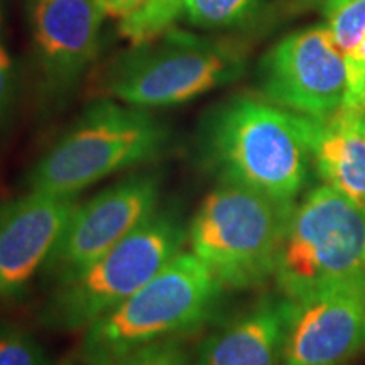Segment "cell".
Wrapping results in <instances>:
<instances>
[{
    "instance_id": "d4e9b609",
    "label": "cell",
    "mask_w": 365,
    "mask_h": 365,
    "mask_svg": "<svg viewBox=\"0 0 365 365\" xmlns=\"http://www.w3.org/2000/svg\"><path fill=\"white\" fill-rule=\"evenodd\" d=\"M65 365H71V364H65Z\"/></svg>"
},
{
    "instance_id": "ffe728a7",
    "label": "cell",
    "mask_w": 365,
    "mask_h": 365,
    "mask_svg": "<svg viewBox=\"0 0 365 365\" xmlns=\"http://www.w3.org/2000/svg\"><path fill=\"white\" fill-rule=\"evenodd\" d=\"M16 90V76H14L12 59L2 44H0V118L6 115L11 107Z\"/></svg>"
},
{
    "instance_id": "277c9868",
    "label": "cell",
    "mask_w": 365,
    "mask_h": 365,
    "mask_svg": "<svg viewBox=\"0 0 365 365\" xmlns=\"http://www.w3.org/2000/svg\"><path fill=\"white\" fill-rule=\"evenodd\" d=\"M294 205L218 182L188 223L186 244L225 289H254L276 274Z\"/></svg>"
},
{
    "instance_id": "7402d4cb",
    "label": "cell",
    "mask_w": 365,
    "mask_h": 365,
    "mask_svg": "<svg viewBox=\"0 0 365 365\" xmlns=\"http://www.w3.org/2000/svg\"><path fill=\"white\" fill-rule=\"evenodd\" d=\"M357 122H359L360 130H362V134L365 135V110L357 113Z\"/></svg>"
},
{
    "instance_id": "8fae6325",
    "label": "cell",
    "mask_w": 365,
    "mask_h": 365,
    "mask_svg": "<svg viewBox=\"0 0 365 365\" xmlns=\"http://www.w3.org/2000/svg\"><path fill=\"white\" fill-rule=\"evenodd\" d=\"M78 196L29 190L0 205V299L19 296L43 271Z\"/></svg>"
},
{
    "instance_id": "3957f363",
    "label": "cell",
    "mask_w": 365,
    "mask_h": 365,
    "mask_svg": "<svg viewBox=\"0 0 365 365\" xmlns=\"http://www.w3.org/2000/svg\"><path fill=\"white\" fill-rule=\"evenodd\" d=\"M223 284L190 250H181L144 287L85 330L86 365H115L139 346L181 336L217 312Z\"/></svg>"
},
{
    "instance_id": "9a60e30c",
    "label": "cell",
    "mask_w": 365,
    "mask_h": 365,
    "mask_svg": "<svg viewBox=\"0 0 365 365\" xmlns=\"http://www.w3.org/2000/svg\"><path fill=\"white\" fill-rule=\"evenodd\" d=\"M323 12L346 68L341 110L360 113L365 110V0H327Z\"/></svg>"
},
{
    "instance_id": "52a82bcc",
    "label": "cell",
    "mask_w": 365,
    "mask_h": 365,
    "mask_svg": "<svg viewBox=\"0 0 365 365\" xmlns=\"http://www.w3.org/2000/svg\"><path fill=\"white\" fill-rule=\"evenodd\" d=\"M365 276V205L319 185L287 223L277 261V289L296 299L319 287Z\"/></svg>"
},
{
    "instance_id": "ba28073f",
    "label": "cell",
    "mask_w": 365,
    "mask_h": 365,
    "mask_svg": "<svg viewBox=\"0 0 365 365\" xmlns=\"http://www.w3.org/2000/svg\"><path fill=\"white\" fill-rule=\"evenodd\" d=\"M163 178L140 171L76 205L44 264L46 279L61 286L86 271L159 208Z\"/></svg>"
},
{
    "instance_id": "6da1fadb",
    "label": "cell",
    "mask_w": 365,
    "mask_h": 365,
    "mask_svg": "<svg viewBox=\"0 0 365 365\" xmlns=\"http://www.w3.org/2000/svg\"><path fill=\"white\" fill-rule=\"evenodd\" d=\"M200 166L218 182L296 203L312 170L298 115L249 95L215 105L196 134Z\"/></svg>"
},
{
    "instance_id": "4fadbf2b",
    "label": "cell",
    "mask_w": 365,
    "mask_h": 365,
    "mask_svg": "<svg viewBox=\"0 0 365 365\" xmlns=\"http://www.w3.org/2000/svg\"><path fill=\"white\" fill-rule=\"evenodd\" d=\"M289 299L267 294L213 330L195 365H281Z\"/></svg>"
},
{
    "instance_id": "5b68a950",
    "label": "cell",
    "mask_w": 365,
    "mask_h": 365,
    "mask_svg": "<svg viewBox=\"0 0 365 365\" xmlns=\"http://www.w3.org/2000/svg\"><path fill=\"white\" fill-rule=\"evenodd\" d=\"M244 71L239 46L171 27L118 54L105 71L103 88L132 107H173L232 83Z\"/></svg>"
},
{
    "instance_id": "7a4b0ae2",
    "label": "cell",
    "mask_w": 365,
    "mask_h": 365,
    "mask_svg": "<svg viewBox=\"0 0 365 365\" xmlns=\"http://www.w3.org/2000/svg\"><path fill=\"white\" fill-rule=\"evenodd\" d=\"M170 143L168 125L148 108L97 100L36 163L27 186L46 193L78 196L115 173L156 161Z\"/></svg>"
},
{
    "instance_id": "ac0fdd59",
    "label": "cell",
    "mask_w": 365,
    "mask_h": 365,
    "mask_svg": "<svg viewBox=\"0 0 365 365\" xmlns=\"http://www.w3.org/2000/svg\"><path fill=\"white\" fill-rule=\"evenodd\" d=\"M0 365H51V362L29 331L0 325Z\"/></svg>"
},
{
    "instance_id": "44dd1931",
    "label": "cell",
    "mask_w": 365,
    "mask_h": 365,
    "mask_svg": "<svg viewBox=\"0 0 365 365\" xmlns=\"http://www.w3.org/2000/svg\"><path fill=\"white\" fill-rule=\"evenodd\" d=\"M100 4H102L105 16L118 17L124 21L139 12L148 4V0H100Z\"/></svg>"
},
{
    "instance_id": "30bf717a",
    "label": "cell",
    "mask_w": 365,
    "mask_h": 365,
    "mask_svg": "<svg viewBox=\"0 0 365 365\" xmlns=\"http://www.w3.org/2000/svg\"><path fill=\"white\" fill-rule=\"evenodd\" d=\"M364 352L365 276L289 299L281 365H349Z\"/></svg>"
},
{
    "instance_id": "9c48e42d",
    "label": "cell",
    "mask_w": 365,
    "mask_h": 365,
    "mask_svg": "<svg viewBox=\"0 0 365 365\" xmlns=\"http://www.w3.org/2000/svg\"><path fill=\"white\" fill-rule=\"evenodd\" d=\"M259 90L267 102L299 115L340 110L346 68L327 24L296 31L274 44L259 65Z\"/></svg>"
},
{
    "instance_id": "5bb4252c",
    "label": "cell",
    "mask_w": 365,
    "mask_h": 365,
    "mask_svg": "<svg viewBox=\"0 0 365 365\" xmlns=\"http://www.w3.org/2000/svg\"><path fill=\"white\" fill-rule=\"evenodd\" d=\"M296 115L319 180L365 205V135L357 113L340 108L327 117Z\"/></svg>"
},
{
    "instance_id": "2e32d148",
    "label": "cell",
    "mask_w": 365,
    "mask_h": 365,
    "mask_svg": "<svg viewBox=\"0 0 365 365\" xmlns=\"http://www.w3.org/2000/svg\"><path fill=\"white\" fill-rule=\"evenodd\" d=\"M262 0H185V14L193 26L228 29L252 19Z\"/></svg>"
},
{
    "instance_id": "7c38bea8",
    "label": "cell",
    "mask_w": 365,
    "mask_h": 365,
    "mask_svg": "<svg viewBox=\"0 0 365 365\" xmlns=\"http://www.w3.org/2000/svg\"><path fill=\"white\" fill-rule=\"evenodd\" d=\"M105 12L100 0H31L34 44L44 85L65 97L97 58Z\"/></svg>"
},
{
    "instance_id": "e0dca14e",
    "label": "cell",
    "mask_w": 365,
    "mask_h": 365,
    "mask_svg": "<svg viewBox=\"0 0 365 365\" xmlns=\"http://www.w3.org/2000/svg\"><path fill=\"white\" fill-rule=\"evenodd\" d=\"M185 14V0H148L134 16L120 21V34L132 44L144 43L166 33Z\"/></svg>"
},
{
    "instance_id": "8992f818",
    "label": "cell",
    "mask_w": 365,
    "mask_h": 365,
    "mask_svg": "<svg viewBox=\"0 0 365 365\" xmlns=\"http://www.w3.org/2000/svg\"><path fill=\"white\" fill-rule=\"evenodd\" d=\"M186 242L188 223L180 210L159 207L86 271L58 286L43 309V322L61 331L86 330L148 284Z\"/></svg>"
},
{
    "instance_id": "603a6c76",
    "label": "cell",
    "mask_w": 365,
    "mask_h": 365,
    "mask_svg": "<svg viewBox=\"0 0 365 365\" xmlns=\"http://www.w3.org/2000/svg\"><path fill=\"white\" fill-rule=\"evenodd\" d=\"M307 2H322V0H307ZM327 2V0H325Z\"/></svg>"
},
{
    "instance_id": "cb8c5ba5",
    "label": "cell",
    "mask_w": 365,
    "mask_h": 365,
    "mask_svg": "<svg viewBox=\"0 0 365 365\" xmlns=\"http://www.w3.org/2000/svg\"><path fill=\"white\" fill-rule=\"evenodd\" d=\"M0 26H2V16H0Z\"/></svg>"
},
{
    "instance_id": "d6986e66",
    "label": "cell",
    "mask_w": 365,
    "mask_h": 365,
    "mask_svg": "<svg viewBox=\"0 0 365 365\" xmlns=\"http://www.w3.org/2000/svg\"><path fill=\"white\" fill-rule=\"evenodd\" d=\"M115 365H190V354L181 336H170L132 350Z\"/></svg>"
}]
</instances>
